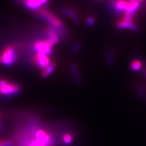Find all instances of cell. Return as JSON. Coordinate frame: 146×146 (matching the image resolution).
<instances>
[{
	"instance_id": "obj_1",
	"label": "cell",
	"mask_w": 146,
	"mask_h": 146,
	"mask_svg": "<svg viewBox=\"0 0 146 146\" xmlns=\"http://www.w3.org/2000/svg\"><path fill=\"white\" fill-rule=\"evenodd\" d=\"M37 15L40 18L48 23L49 26L56 29L60 34V36H63L66 33V29L63 24V22L57 16L54 15L52 12L44 9H42L38 10Z\"/></svg>"
},
{
	"instance_id": "obj_2",
	"label": "cell",
	"mask_w": 146,
	"mask_h": 146,
	"mask_svg": "<svg viewBox=\"0 0 146 146\" xmlns=\"http://www.w3.org/2000/svg\"><path fill=\"white\" fill-rule=\"evenodd\" d=\"M21 87L15 83H9L7 85L0 88V100H6L7 99L15 97L20 94Z\"/></svg>"
},
{
	"instance_id": "obj_3",
	"label": "cell",
	"mask_w": 146,
	"mask_h": 146,
	"mask_svg": "<svg viewBox=\"0 0 146 146\" xmlns=\"http://www.w3.org/2000/svg\"><path fill=\"white\" fill-rule=\"evenodd\" d=\"M18 60L15 49L9 46L3 50L0 56V63L6 66H11L15 63Z\"/></svg>"
},
{
	"instance_id": "obj_4",
	"label": "cell",
	"mask_w": 146,
	"mask_h": 146,
	"mask_svg": "<svg viewBox=\"0 0 146 146\" xmlns=\"http://www.w3.org/2000/svg\"><path fill=\"white\" fill-rule=\"evenodd\" d=\"M54 44L49 40L36 41L33 44V49L36 53H43L46 55H51L52 53Z\"/></svg>"
},
{
	"instance_id": "obj_5",
	"label": "cell",
	"mask_w": 146,
	"mask_h": 146,
	"mask_svg": "<svg viewBox=\"0 0 146 146\" xmlns=\"http://www.w3.org/2000/svg\"><path fill=\"white\" fill-rule=\"evenodd\" d=\"M33 60L35 65L42 70L46 69L51 63L49 56L43 53H36Z\"/></svg>"
},
{
	"instance_id": "obj_6",
	"label": "cell",
	"mask_w": 146,
	"mask_h": 146,
	"mask_svg": "<svg viewBox=\"0 0 146 146\" xmlns=\"http://www.w3.org/2000/svg\"><path fill=\"white\" fill-rule=\"evenodd\" d=\"M49 0H23L21 4L29 10L36 11L44 5H46Z\"/></svg>"
},
{
	"instance_id": "obj_7",
	"label": "cell",
	"mask_w": 146,
	"mask_h": 146,
	"mask_svg": "<svg viewBox=\"0 0 146 146\" xmlns=\"http://www.w3.org/2000/svg\"><path fill=\"white\" fill-rule=\"evenodd\" d=\"M45 33L46 35L48 40L51 41L54 45L58 43L59 39H60V38H59L60 34H59L58 31L56 29L49 26L46 29Z\"/></svg>"
},
{
	"instance_id": "obj_8",
	"label": "cell",
	"mask_w": 146,
	"mask_h": 146,
	"mask_svg": "<svg viewBox=\"0 0 146 146\" xmlns=\"http://www.w3.org/2000/svg\"><path fill=\"white\" fill-rule=\"evenodd\" d=\"M70 71L71 73L72 79L74 82V83L77 85H80L81 84L82 81H81L78 68H77L76 64L74 62L71 63L70 65Z\"/></svg>"
},
{
	"instance_id": "obj_9",
	"label": "cell",
	"mask_w": 146,
	"mask_h": 146,
	"mask_svg": "<svg viewBox=\"0 0 146 146\" xmlns=\"http://www.w3.org/2000/svg\"><path fill=\"white\" fill-rule=\"evenodd\" d=\"M128 4L125 0H115L112 3L113 9L117 13H122L125 12Z\"/></svg>"
},
{
	"instance_id": "obj_10",
	"label": "cell",
	"mask_w": 146,
	"mask_h": 146,
	"mask_svg": "<svg viewBox=\"0 0 146 146\" xmlns=\"http://www.w3.org/2000/svg\"><path fill=\"white\" fill-rule=\"evenodd\" d=\"M139 8L140 3L134 1L129 2L124 12V14L133 16L135 14V13L139 10Z\"/></svg>"
},
{
	"instance_id": "obj_11",
	"label": "cell",
	"mask_w": 146,
	"mask_h": 146,
	"mask_svg": "<svg viewBox=\"0 0 146 146\" xmlns=\"http://www.w3.org/2000/svg\"><path fill=\"white\" fill-rule=\"evenodd\" d=\"M117 28L119 29H130L133 31H138L139 27L135 25L133 22H125L121 21L119 22L116 25Z\"/></svg>"
},
{
	"instance_id": "obj_12",
	"label": "cell",
	"mask_w": 146,
	"mask_h": 146,
	"mask_svg": "<svg viewBox=\"0 0 146 146\" xmlns=\"http://www.w3.org/2000/svg\"><path fill=\"white\" fill-rule=\"evenodd\" d=\"M106 63L110 66H111L115 60V52L112 49H108L106 52Z\"/></svg>"
},
{
	"instance_id": "obj_13",
	"label": "cell",
	"mask_w": 146,
	"mask_h": 146,
	"mask_svg": "<svg viewBox=\"0 0 146 146\" xmlns=\"http://www.w3.org/2000/svg\"><path fill=\"white\" fill-rule=\"evenodd\" d=\"M56 67H57L56 63H51L46 68V69L43 70L42 74V77L43 78H46V77L49 76L54 71V70H56Z\"/></svg>"
},
{
	"instance_id": "obj_14",
	"label": "cell",
	"mask_w": 146,
	"mask_h": 146,
	"mask_svg": "<svg viewBox=\"0 0 146 146\" xmlns=\"http://www.w3.org/2000/svg\"><path fill=\"white\" fill-rule=\"evenodd\" d=\"M60 12L63 15H65L67 17L71 18H72V19L74 17L77 16V12L75 10H74V9L63 8L60 11Z\"/></svg>"
},
{
	"instance_id": "obj_15",
	"label": "cell",
	"mask_w": 146,
	"mask_h": 146,
	"mask_svg": "<svg viewBox=\"0 0 146 146\" xmlns=\"http://www.w3.org/2000/svg\"><path fill=\"white\" fill-rule=\"evenodd\" d=\"M62 142L65 145H70L73 141V135L66 133L62 136Z\"/></svg>"
},
{
	"instance_id": "obj_16",
	"label": "cell",
	"mask_w": 146,
	"mask_h": 146,
	"mask_svg": "<svg viewBox=\"0 0 146 146\" xmlns=\"http://www.w3.org/2000/svg\"><path fill=\"white\" fill-rule=\"evenodd\" d=\"M136 91L137 92V94L139 96V97L141 99V100H143V101L146 102V93L145 92L144 90L141 87V86L137 85L135 87Z\"/></svg>"
},
{
	"instance_id": "obj_17",
	"label": "cell",
	"mask_w": 146,
	"mask_h": 146,
	"mask_svg": "<svg viewBox=\"0 0 146 146\" xmlns=\"http://www.w3.org/2000/svg\"><path fill=\"white\" fill-rule=\"evenodd\" d=\"M142 67V63L139 60H134L130 63V68L133 71H139Z\"/></svg>"
},
{
	"instance_id": "obj_18",
	"label": "cell",
	"mask_w": 146,
	"mask_h": 146,
	"mask_svg": "<svg viewBox=\"0 0 146 146\" xmlns=\"http://www.w3.org/2000/svg\"><path fill=\"white\" fill-rule=\"evenodd\" d=\"M81 48V45L79 43H76L72 44L71 46V51L73 53H76L78 52Z\"/></svg>"
},
{
	"instance_id": "obj_19",
	"label": "cell",
	"mask_w": 146,
	"mask_h": 146,
	"mask_svg": "<svg viewBox=\"0 0 146 146\" xmlns=\"http://www.w3.org/2000/svg\"><path fill=\"white\" fill-rule=\"evenodd\" d=\"M13 143L11 140L0 141V146H13Z\"/></svg>"
},
{
	"instance_id": "obj_20",
	"label": "cell",
	"mask_w": 146,
	"mask_h": 146,
	"mask_svg": "<svg viewBox=\"0 0 146 146\" xmlns=\"http://www.w3.org/2000/svg\"><path fill=\"white\" fill-rule=\"evenodd\" d=\"M95 21H96L95 18L92 16L88 17L86 20V24H87L88 26H93L94 24Z\"/></svg>"
},
{
	"instance_id": "obj_21",
	"label": "cell",
	"mask_w": 146,
	"mask_h": 146,
	"mask_svg": "<svg viewBox=\"0 0 146 146\" xmlns=\"http://www.w3.org/2000/svg\"><path fill=\"white\" fill-rule=\"evenodd\" d=\"M122 21H125V22H133V16L124 14V17H123V18H122Z\"/></svg>"
},
{
	"instance_id": "obj_22",
	"label": "cell",
	"mask_w": 146,
	"mask_h": 146,
	"mask_svg": "<svg viewBox=\"0 0 146 146\" xmlns=\"http://www.w3.org/2000/svg\"><path fill=\"white\" fill-rule=\"evenodd\" d=\"M9 84V82L5 80V79H0V88L3 87V86H5Z\"/></svg>"
},
{
	"instance_id": "obj_23",
	"label": "cell",
	"mask_w": 146,
	"mask_h": 146,
	"mask_svg": "<svg viewBox=\"0 0 146 146\" xmlns=\"http://www.w3.org/2000/svg\"><path fill=\"white\" fill-rule=\"evenodd\" d=\"M3 131H4V128L1 121H0V133H3Z\"/></svg>"
}]
</instances>
